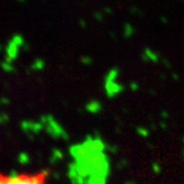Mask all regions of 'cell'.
I'll return each instance as SVG.
<instances>
[{
	"mask_svg": "<svg viewBox=\"0 0 184 184\" xmlns=\"http://www.w3.org/2000/svg\"><path fill=\"white\" fill-rule=\"evenodd\" d=\"M104 10H105V12H106V13H110V12H112V9H110V8H109V7H105V8H104Z\"/></svg>",
	"mask_w": 184,
	"mask_h": 184,
	"instance_id": "cell-2",
	"label": "cell"
},
{
	"mask_svg": "<svg viewBox=\"0 0 184 184\" xmlns=\"http://www.w3.org/2000/svg\"><path fill=\"white\" fill-rule=\"evenodd\" d=\"M17 2H20V3H24V2L26 1V0H17Z\"/></svg>",
	"mask_w": 184,
	"mask_h": 184,
	"instance_id": "cell-4",
	"label": "cell"
},
{
	"mask_svg": "<svg viewBox=\"0 0 184 184\" xmlns=\"http://www.w3.org/2000/svg\"><path fill=\"white\" fill-rule=\"evenodd\" d=\"M95 17H96L97 18H99V20L101 18V16H100V13H99V12H96V13H95Z\"/></svg>",
	"mask_w": 184,
	"mask_h": 184,
	"instance_id": "cell-3",
	"label": "cell"
},
{
	"mask_svg": "<svg viewBox=\"0 0 184 184\" xmlns=\"http://www.w3.org/2000/svg\"><path fill=\"white\" fill-rule=\"evenodd\" d=\"M182 1H183V2H184V0H182Z\"/></svg>",
	"mask_w": 184,
	"mask_h": 184,
	"instance_id": "cell-5",
	"label": "cell"
},
{
	"mask_svg": "<svg viewBox=\"0 0 184 184\" xmlns=\"http://www.w3.org/2000/svg\"><path fill=\"white\" fill-rule=\"evenodd\" d=\"M46 173L5 175L0 173V184H46Z\"/></svg>",
	"mask_w": 184,
	"mask_h": 184,
	"instance_id": "cell-1",
	"label": "cell"
}]
</instances>
